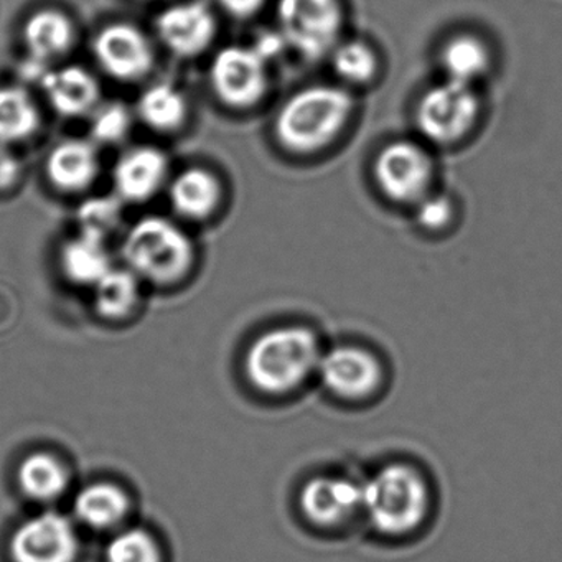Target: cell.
Returning a JSON list of instances; mask_svg holds the SVG:
<instances>
[{
	"label": "cell",
	"mask_w": 562,
	"mask_h": 562,
	"mask_svg": "<svg viewBox=\"0 0 562 562\" xmlns=\"http://www.w3.org/2000/svg\"><path fill=\"white\" fill-rule=\"evenodd\" d=\"M133 116L123 103H108L93 111L91 136L101 144H117L130 134Z\"/></svg>",
	"instance_id": "cell-29"
},
{
	"label": "cell",
	"mask_w": 562,
	"mask_h": 562,
	"mask_svg": "<svg viewBox=\"0 0 562 562\" xmlns=\"http://www.w3.org/2000/svg\"><path fill=\"white\" fill-rule=\"evenodd\" d=\"M42 88L52 108L65 117L87 116L100 103V83L90 71L81 67L48 71Z\"/></svg>",
	"instance_id": "cell-15"
},
{
	"label": "cell",
	"mask_w": 562,
	"mask_h": 562,
	"mask_svg": "<svg viewBox=\"0 0 562 562\" xmlns=\"http://www.w3.org/2000/svg\"><path fill=\"white\" fill-rule=\"evenodd\" d=\"M9 549L12 562H77L80 538L70 519L44 513L15 529Z\"/></svg>",
	"instance_id": "cell-10"
},
{
	"label": "cell",
	"mask_w": 562,
	"mask_h": 562,
	"mask_svg": "<svg viewBox=\"0 0 562 562\" xmlns=\"http://www.w3.org/2000/svg\"><path fill=\"white\" fill-rule=\"evenodd\" d=\"M327 58L335 77L348 90L370 85L380 70L376 50L360 38H341Z\"/></svg>",
	"instance_id": "cell-24"
},
{
	"label": "cell",
	"mask_w": 562,
	"mask_h": 562,
	"mask_svg": "<svg viewBox=\"0 0 562 562\" xmlns=\"http://www.w3.org/2000/svg\"><path fill=\"white\" fill-rule=\"evenodd\" d=\"M251 47L255 48L269 65H271L272 61L279 60L282 55L289 52L288 44H285L284 37L279 34V31L266 32V34L259 35Z\"/></svg>",
	"instance_id": "cell-31"
},
{
	"label": "cell",
	"mask_w": 562,
	"mask_h": 562,
	"mask_svg": "<svg viewBox=\"0 0 562 562\" xmlns=\"http://www.w3.org/2000/svg\"><path fill=\"white\" fill-rule=\"evenodd\" d=\"M123 223L120 196H97L87 200L78 210L80 235L106 243Z\"/></svg>",
	"instance_id": "cell-27"
},
{
	"label": "cell",
	"mask_w": 562,
	"mask_h": 562,
	"mask_svg": "<svg viewBox=\"0 0 562 562\" xmlns=\"http://www.w3.org/2000/svg\"><path fill=\"white\" fill-rule=\"evenodd\" d=\"M210 83L226 106L248 110L269 90V64L251 45H229L213 57Z\"/></svg>",
	"instance_id": "cell-8"
},
{
	"label": "cell",
	"mask_w": 562,
	"mask_h": 562,
	"mask_svg": "<svg viewBox=\"0 0 562 562\" xmlns=\"http://www.w3.org/2000/svg\"><path fill=\"white\" fill-rule=\"evenodd\" d=\"M21 164L8 150L0 149V190H8L18 182Z\"/></svg>",
	"instance_id": "cell-33"
},
{
	"label": "cell",
	"mask_w": 562,
	"mask_h": 562,
	"mask_svg": "<svg viewBox=\"0 0 562 562\" xmlns=\"http://www.w3.org/2000/svg\"><path fill=\"white\" fill-rule=\"evenodd\" d=\"M439 65L446 80L475 87L492 68V50L476 35L457 34L440 47Z\"/></svg>",
	"instance_id": "cell-18"
},
{
	"label": "cell",
	"mask_w": 562,
	"mask_h": 562,
	"mask_svg": "<svg viewBox=\"0 0 562 562\" xmlns=\"http://www.w3.org/2000/svg\"><path fill=\"white\" fill-rule=\"evenodd\" d=\"M123 258L137 278L167 285L189 274L195 251L192 239L176 223L147 216L124 236Z\"/></svg>",
	"instance_id": "cell-4"
},
{
	"label": "cell",
	"mask_w": 562,
	"mask_h": 562,
	"mask_svg": "<svg viewBox=\"0 0 562 562\" xmlns=\"http://www.w3.org/2000/svg\"><path fill=\"white\" fill-rule=\"evenodd\" d=\"M106 562H162V552L144 529H124L108 544Z\"/></svg>",
	"instance_id": "cell-28"
},
{
	"label": "cell",
	"mask_w": 562,
	"mask_h": 562,
	"mask_svg": "<svg viewBox=\"0 0 562 562\" xmlns=\"http://www.w3.org/2000/svg\"><path fill=\"white\" fill-rule=\"evenodd\" d=\"M324 351L311 328L302 325L271 328L249 347L246 376L266 396H288L317 376Z\"/></svg>",
	"instance_id": "cell-2"
},
{
	"label": "cell",
	"mask_w": 562,
	"mask_h": 562,
	"mask_svg": "<svg viewBox=\"0 0 562 562\" xmlns=\"http://www.w3.org/2000/svg\"><path fill=\"white\" fill-rule=\"evenodd\" d=\"M223 189L215 173L205 169H187L170 183V203L187 220H206L218 209Z\"/></svg>",
	"instance_id": "cell-17"
},
{
	"label": "cell",
	"mask_w": 562,
	"mask_h": 562,
	"mask_svg": "<svg viewBox=\"0 0 562 562\" xmlns=\"http://www.w3.org/2000/svg\"><path fill=\"white\" fill-rule=\"evenodd\" d=\"M24 42L32 58L48 64L74 47L75 27L64 12L45 9L25 22Z\"/></svg>",
	"instance_id": "cell-19"
},
{
	"label": "cell",
	"mask_w": 562,
	"mask_h": 562,
	"mask_svg": "<svg viewBox=\"0 0 562 562\" xmlns=\"http://www.w3.org/2000/svg\"><path fill=\"white\" fill-rule=\"evenodd\" d=\"M41 113L25 88H0V146L22 143L37 133Z\"/></svg>",
	"instance_id": "cell-22"
},
{
	"label": "cell",
	"mask_w": 562,
	"mask_h": 562,
	"mask_svg": "<svg viewBox=\"0 0 562 562\" xmlns=\"http://www.w3.org/2000/svg\"><path fill=\"white\" fill-rule=\"evenodd\" d=\"M19 486L29 498L50 502L68 486V472L57 457L37 452L22 460L18 470Z\"/></svg>",
	"instance_id": "cell-23"
},
{
	"label": "cell",
	"mask_w": 562,
	"mask_h": 562,
	"mask_svg": "<svg viewBox=\"0 0 562 562\" xmlns=\"http://www.w3.org/2000/svg\"><path fill=\"white\" fill-rule=\"evenodd\" d=\"M187 111L189 106L186 97L172 85L167 83L147 88L137 103L140 120L159 133H173L180 130L186 123Z\"/></svg>",
	"instance_id": "cell-25"
},
{
	"label": "cell",
	"mask_w": 562,
	"mask_h": 562,
	"mask_svg": "<svg viewBox=\"0 0 562 562\" xmlns=\"http://www.w3.org/2000/svg\"><path fill=\"white\" fill-rule=\"evenodd\" d=\"M429 508V485L416 467L390 463L363 483V516L384 538L413 535L426 521Z\"/></svg>",
	"instance_id": "cell-3"
},
{
	"label": "cell",
	"mask_w": 562,
	"mask_h": 562,
	"mask_svg": "<svg viewBox=\"0 0 562 562\" xmlns=\"http://www.w3.org/2000/svg\"><path fill=\"white\" fill-rule=\"evenodd\" d=\"M94 57L114 80L137 81L154 67L149 38L131 24H111L94 38Z\"/></svg>",
	"instance_id": "cell-12"
},
{
	"label": "cell",
	"mask_w": 562,
	"mask_h": 562,
	"mask_svg": "<svg viewBox=\"0 0 562 562\" xmlns=\"http://www.w3.org/2000/svg\"><path fill=\"white\" fill-rule=\"evenodd\" d=\"M130 512V498L113 483H94L78 493L75 513L80 521L94 529L120 525Z\"/></svg>",
	"instance_id": "cell-20"
},
{
	"label": "cell",
	"mask_w": 562,
	"mask_h": 562,
	"mask_svg": "<svg viewBox=\"0 0 562 562\" xmlns=\"http://www.w3.org/2000/svg\"><path fill=\"white\" fill-rule=\"evenodd\" d=\"M223 11L235 19H251L265 8L266 0H218Z\"/></svg>",
	"instance_id": "cell-32"
},
{
	"label": "cell",
	"mask_w": 562,
	"mask_h": 562,
	"mask_svg": "<svg viewBox=\"0 0 562 562\" xmlns=\"http://www.w3.org/2000/svg\"><path fill=\"white\" fill-rule=\"evenodd\" d=\"M317 378L331 396L355 403L378 394L383 386L384 368L367 348L338 345L322 355Z\"/></svg>",
	"instance_id": "cell-9"
},
{
	"label": "cell",
	"mask_w": 562,
	"mask_h": 562,
	"mask_svg": "<svg viewBox=\"0 0 562 562\" xmlns=\"http://www.w3.org/2000/svg\"><path fill=\"white\" fill-rule=\"evenodd\" d=\"M299 502L312 526L341 528L363 515V483L338 475L314 476L302 486Z\"/></svg>",
	"instance_id": "cell-11"
},
{
	"label": "cell",
	"mask_w": 562,
	"mask_h": 562,
	"mask_svg": "<svg viewBox=\"0 0 562 562\" xmlns=\"http://www.w3.org/2000/svg\"><path fill=\"white\" fill-rule=\"evenodd\" d=\"M160 42L179 57L203 54L215 41L216 21L200 2H186L166 9L157 19Z\"/></svg>",
	"instance_id": "cell-13"
},
{
	"label": "cell",
	"mask_w": 562,
	"mask_h": 562,
	"mask_svg": "<svg viewBox=\"0 0 562 562\" xmlns=\"http://www.w3.org/2000/svg\"><path fill=\"white\" fill-rule=\"evenodd\" d=\"M100 172L97 147L88 140L70 139L58 144L47 159V176L64 192L87 190Z\"/></svg>",
	"instance_id": "cell-16"
},
{
	"label": "cell",
	"mask_w": 562,
	"mask_h": 562,
	"mask_svg": "<svg viewBox=\"0 0 562 562\" xmlns=\"http://www.w3.org/2000/svg\"><path fill=\"white\" fill-rule=\"evenodd\" d=\"M94 288V307L110 321L127 317L139 302V278L131 269H111Z\"/></svg>",
	"instance_id": "cell-26"
},
{
	"label": "cell",
	"mask_w": 562,
	"mask_h": 562,
	"mask_svg": "<svg viewBox=\"0 0 562 562\" xmlns=\"http://www.w3.org/2000/svg\"><path fill=\"white\" fill-rule=\"evenodd\" d=\"M414 218L417 226L429 233H439L449 228L456 218V205L447 193L430 192L414 205Z\"/></svg>",
	"instance_id": "cell-30"
},
{
	"label": "cell",
	"mask_w": 562,
	"mask_h": 562,
	"mask_svg": "<svg viewBox=\"0 0 562 562\" xmlns=\"http://www.w3.org/2000/svg\"><path fill=\"white\" fill-rule=\"evenodd\" d=\"M482 100L470 85L440 80L427 88L416 106V126L426 143L453 146L479 123Z\"/></svg>",
	"instance_id": "cell-6"
},
{
	"label": "cell",
	"mask_w": 562,
	"mask_h": 562,
	"mask_svg": "<svg viewBox=\"0 0 562 562\" xmlns=\"http://www.w3.org/2000/svg\"><path fill=\"white\" fill-rule=\"evenodd\" d=\"M61 268L75 284L94 285L113 269V259L106 243L80 235L65 245Z\"/></svg>",
	"instance_id": "cell-21"
},
{
	"label": "cell",
	"mask_w": 562,
	"mask_h": 562,
	"mask_svg": "<svg viewBox=\"0 0 562 562\" xmlns=\"http://www.w3.org/2000/svg\"><path fill=\"white\" fill-rule=\"evenodd\" d=\"M278 31L289 52L305 60L328 57L344 38L345 9L341 0H278Z\"/></svg>",
	"instance_id": "cell-5"
},
{
	"label": "cell",
	"mask_w": 562,
	"mask_h": 562,
	"mask_svg": "<svg viewBox=\"0 0 562 562\" xmlns=\"http://www.w3.org/2000/svg\"><path fill=\"white\" fill-rule=\"evenodd\" d=\"M355 98L341 85H311L292 93L279 108L274 134L282 149L295 156L321 153L350 124Z\"/></svg>",
	"instance_id": "cell-1"
},
{
	"label": "cell",
	"mask_w": 562,
	"mask_h": 562,
	"mask_svg": "<svg viewBox=\"0 0 562 562\" xmlns=\"http://www.w3.org/2000/svg\"><path fill=\"white\" fill-rule=\"evenodd\" d=\"M169 176V160L156 147H136L124 154L113 170L117 196L126 202L153 199Z\"/></svg>",
	"instance_id": "cell-14"
},
{
	"label": "cell",
	"mask_w": 562,
	"mask_h": 562,
	"mask_svg": "<svg viewBox=\"0 0 562 562\" xmlns=\"http://www.w3.org/2000/svg\"><path fill=\"white\" fill-rule=\"evenodd\" d=\"M436 166L429 150L411 139H396L381 147L373 162V179L380 192L400 205H416L432 192Z\"/></svg>",
	"instance_id": "cell-7"
}]
</instances>
